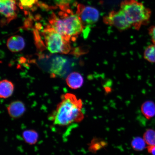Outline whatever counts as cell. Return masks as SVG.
Listing matches in <instances>:
<instances>
[{"label":"cell","mask_w":155,"mask_h":155,"mask_svg":"<svg viewBox=\"0 0 155 155\" xmlns=\"http://www.w3.org/2000/svg\"><path fill=\"white\" fill-rule=\"evenodd\" d=\"M8 112L11 118L17 119L22 116L26 111V108L24 103L20 101L11 102L7 107Z\"/></svg>","instance_id":"obj_8"},{"label":"cell","mask_w":155,"mask_h":155,"mask_svg":"<svg viewBox=\"0 0 155 155\" xmlns=\"http://www.w3.org/2000/svg\"><path fill=\"white\" fill-rule=\"evenodd\" d=\"M149 35L153 43L155 45V26H152L148 29Z\"/></svg>","instance_id":"obj_20"},{"label":"cell","mask_w":155,"mask_h":155,"mask_svg":"<svg viewBox=\"0 0 155 155\" xmlns=\"http://www.w3.org/2000/svg\"><path fill=\"white\" fill-rule=\"evenodd\" d=\"M16 2L15 0H0V12L7 23L16 18Z\"/></svg>","instance_id":"obj_7"},{"label":"cell","mask_w":155,"mask_h":155,"mask_svg":"<svg viewBox=\"0 0 155 155\" xmlns=\"http://www.w3.org/2000/svg\"><path fill=\"white\" fill-rule=\"evenodd\" d=\"M120 7V9L135 30L138 31L142 26L150 23L152 11L142 3L137 0H124Z\"/></svg>","instance_id":"obj_3"},{"label":"cell","mask_w":155,"mask_h":155,"mask_svg":"<svg viewBox=\"0 0 155 155\" xmlns=\"http://www.w3.org/2000/svg\"><path fill=\"white\" fill-rule=\"evenodd\" d=\"M76 14L82 21L84 29L92 26L97 22L99 18V12L97 9L81 4L77 5Z\"/></svg>","instance_id":"obj_5"},{"label":"cell","mask_w":155,"mask_h":155,"mask_svg":"<svg viewBox=\"0 0 155 155\" xmlns=\"http://www.w3.org/2000/svg\"><path fill=\"white\" fill-rule=\"evenodd\" d=\"M147 149L149 153L152 155H155V146H148Z\"/></svg>","instance_id":"obj_21"},{"label":"cell","mask_w":155,"mask_h":155,"mask_svg":"<svg viewBox=\"0 0 155 155\" xmlns=\"http://www.w3.org/2000/svg\"><path fill=\"white\" fill-rule=\"evenodd\" d=\"M83 103L74 94H68L62 96L61 101L48 117L54 125L66 127L78 123L84 117L82 111Z\"/></svg>","instance_id":"obj_1"},{"label":"cell","mask_w":155,"mask_h":155,"mask_svg":"<svg viewBox=\"0 0 155 155\" xmlns=\"http://www.w3.org/2000/svg\"><path fill=\"white\" fill-rule=\"evenodd\" d=\"M103 20L104 24L115 27L121 31L127 30L131 27L124 13L121 9L110 12L103 17Z\"/></svg>","instance_id":"obj_6"},{"label":"cell","mask_w":155,"mask_h":155,"mask_svg":"<svg viewBox=\"0 0 155 155\" xmlns=\"http://www.w3.org/2000/svg\"><path fill=\"white\" fill-rule=\"evenodd\" d=\"M13 83L7 79L2 80L0 83V97L3 98H9L14 91Z\"/></svg>","instance_id":"obj_11"},{"label":"cell","mask_w":155,"mask_h":155,"mask_svg":"<svg viewBox=\"0 0 155 155\" xmlns=\"http://www.w3.org/2000/svg\"><path fill=\"white\" fill-rule=\"evenodd\" d=\"M145 142L144 139L141 137H135L131 142V146L134 150L140 151L144 150L146 147Z\"/></svg>","instance_id":"obj_17"},{"label":"cell","mask_w":155,"mask_h":155,"mask_svg":"<svg viewBox=\"0 0 155 155\" xmlns=\"http://www.w3.org/2000/svg\"><path fill=\"white\" fill-rule=\"evenodd\" d=\"M141 111L147 119H150L155 116V104L151 101L145 102L141 106Z\"/></svg>","instance_id":"obj_12"},{"label":"cell","mask_w":155,"mask_h":155,"mask_svg":"<svg viewBox=\"0 0 155 155\" xmlns=\"http://www.w3.org/2000/svg\"><path fill=\"white\" fill-rule=\"evenodd\" d=\"M68 86L72 89H77L83 86L84 79L80 73L77 72L71 73L66 79Z\"/></svg>","instance_id":"obj_10"},{"label":"cell","mask_w":155,"mask_h":155,"mask_svg":"<svg viewBox=\"0 0 155 155\" xmlns=\"http://www.w3.org/2000/svg\"><path fill=\"white\" fill-rule=\"evenodd\" d=\"M144 59L150 63H155V45H151L147 47L144 53Z\"/></svg>","instance_id":"obj_15"},{"label":"cell","mask_w":155,"mask_h":155,"mask_svg":"<svg viewBox=\"0 0 155 155\" xmlns=\"http://www.w3.org/2000/svg\"><path fill=\"white\" fill-rule=\"evenodd\" d=\"M43 35L46 47L50 53L67 54L71 48L70 42L49 25L45 29Z\"/></svg>","instance_id":"obj_4"},{"label":"cell","mask_w":155,"mask_h":155,"mask_svg":"<svg viewBox=\"0 0 155 155\" xmlns=\"http://www.w3.org/2000/svg\"><path fill=\"white\" fill-rule=\"evenodd\" d=\"M66 61L61 57H57L53 60L51 71L52 74L60 75Z\"/></svg>","instance_id":"obj_13"},{"label":"cell","mask_w":155,"mask_h":155,"mask_svg":"<svg viewBox=\"0 0 155 155\" xmlns=\"http://www.w3.org/2000/svg\"><path fill=\"white\" fill-rule=\"evenodd\" d=\"M38 0H18V5L21 9L32 8L38 3Z\"/></svg>","instance_id":"obj_18"},{"label":"cell","mask_w":155,"mask_h":155,"mask_svg":"<svg viewBox=\"0 0 155 155\" xmlns=\"http://www.w3.org/2000/svg\"><path fill=\"white\" fill-rule=\"evenodd\" d=\"M25 43L24 38L19 35L11 36L8 38L7 46L10 51L17 53L22 51L25 47Z\"/></svg>","instance_id":"obj_9"},{"label":"cell","mask_w":155,"mask_h":155,"mask_svg":"<svg viewBox=\"0 0 155 155\" xmlns=\"http://www.w3.org/2000/svg\"><path fill=\"white\" fill-rule=\"evenodd\" d=\"M22 136L24 140L28 144H34L38 140V134L33 130H28L25 131L23 133Z\"/></svg>","instance_id":"obj_14"},{"label":"cell","mask_w":155,"mask_h":155,"mask_svg":"<svg viewBox=\"0 0 155 155\" xmlns=\"http://www.w3.org/2000/svg\"><path fill=\"white\" fill-rule=\"evenodd\" d=\"M59 15L58 17L54 13L51 15L50 26L67 41H74L84 30L80 18L69 9L60 12Z\"/></svg>","instance_id":"obj_2"},{"label":"cell","mask_w":155,"mask_h":155,"mask_svg":"<svg viewBox=\"0 0 155 155\" xmlns=\"http://www.w3.org/2000/svg\"><path fill=\"white\" fill-rule=\"evenodd\" d=\"M143 137L148 146H155V131L153 130H147L144 133Z\"/></svg>","instance_id":"obj_16"},{"label":"cell","mask_w":155,"mask_h":155,"mask_svg":"<svg viewBox=\"0 0 155 155\" xmlns=\"http://www.w3.org/2000/svg\"><path fill=\"white\" fill-rule=\"evenodd\" d=\"M74 0H53L54 3L63 11L69 9V6Z\"/></svg>","instance_id":"obj_19"}]
</instances>
